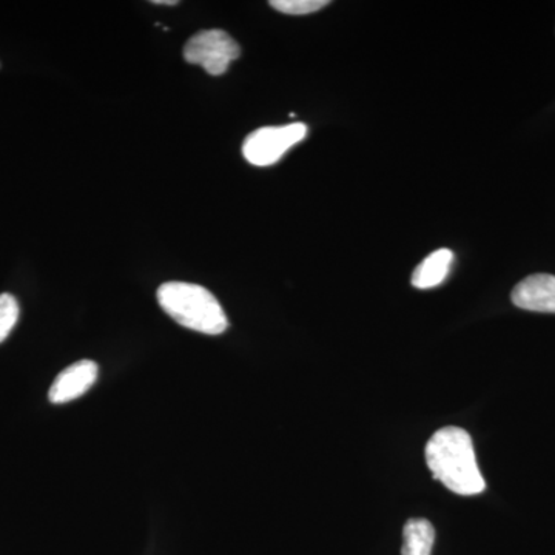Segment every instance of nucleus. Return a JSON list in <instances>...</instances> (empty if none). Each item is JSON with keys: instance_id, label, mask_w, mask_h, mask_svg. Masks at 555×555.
Segmentation results:
<instances>
[{"instance_id": "9b49d317", "label": "nucleus", "mask_w": 555, "mask_h": 555, "mask_svg": "<svg viewBox=\"0 0 555 555\" xmlns=\"http://www.w3.org/2000/svg\"><path fill=\"white\" fill-rule=\"evenodd\" d=\"M155 5H178L177 0H153Z\"/></svg>"}, {"instance_id": "1a4fd4ad", "label": "nucleus", "mask_w": 555, "mask_h": 555, "mask_svg": "<svg viewBox=\"0 0 555 555\" xmlns=\"http://www.w3.org/2000/svg\"><path fill=\"white\" fill-rule=\"evenodd\" d=\"M20 302L10 294L0 295V343L5 341L20 320Z\"/></svg>"}, {"instance_id": "20e7f679", "label": "nucleus", "mask_w": 555, "mask_h": 555, "mask_svg": "<svg viewBox=\"0 0 555 555\" xmlns=\"http://www.w3.org/2000/svg\"><path fill=\"white\" fill-rule=\"evenodd\" d=\"M241 54L236 40L222 30L196 33L184 47V60L201 65L208 75L221 76Z\"/></svg>"}, {"instance_id": "9d476101", "label": "nucleus", "mask_w": 555, "mask_h": 555, "mask_svg": "<svg viewBox=\"0 0 555 555\" xmlns=\"http://www.w3.org/2000/svg\"><path fill=\"white\" fill-rule=\"evenodd\" d=\"M328 5L327 0H272L270 7L292 16H305Z\"/></svg>"}, {"instance_id": "39448f33", "label": "nucleus", "mask_w": 555, "mask_h": 555, "mask_svg": "<svg viewBox=\"0 0 555 555\" xmlns=\"http://www.w3.org/2000/svg\"><path fill=\"white\" fill-rule=\"evenodd\" d=\"M100 367L94 361L82 360L62 371L51 385L49 398L53 404H64L82 397L96 383Z\"/></svg>"}, {"instance_id": "0eeeda50", "label": "nucleus", "mask_w": 555, "mask_h": 555, "mask_svg": "<svg viewBox=\"0 0 555 555\" xmlns=\"http://www.w3.org/2000/svg\"><path fill=\"white\" fill-rule=\"evenodd\" d=\"M452 262L454 254L449 248L434 251L412 273V286L422 291L440 286L451 272Z\"/></svg>"}, {"instance_id": "7ed1b4c3", "label": "nucleus", "mask_w": 555, "mask_h": 555, "mask_svg": "<svg viewBox=\"0 0 555 555\" xmlns=\"http://www.w3.org/2000/svg\"><path fill=\"white\" fill-rule=\"evenodd\" d=\"M308 126L302 122L283 127H262L251 131L243 145L244 158L257 167L276 164L284 155L308 137Z\"/></svg>"}, {"instance_id": "6e6552de", "label": "nucleus", "mask_w": 555, "mask_h": 555, "mask_svg": "<svg viewBox=\"0 0 555 555\" xmlns=\"http://www.w3.org/2000/svg\"><path fill=\"white\" fill-rule=\"evenodd\" d=\"M436 542V529L426 518H411L403 529L401 555H430Z\"/></svg>"}, {"instance_id": "f03ea898", "label": "nucleus", "mask_w": 555, "mask_h": 555, "mask_svg": "<svg viewBox=\"0 0 555 555\" xmlns=\"http://www.w3.org/2000/svg\"><path fill=\"white\" fill-rule=\"evenodd\" d=\"M158 301L181 326L206 335H221L229 321L215 295L198 284L170 281L158 288Z\"/></svg>"}, {"instance_id": "f257e3e1", "label": "nucleus", "mask_w": 555, "mask_h": 555, "mask_svg": "<svg viewBox=\"0 0 555 555\" xmlns=\"http://www.w3.org/2000/svg\"><path fill=\"white\" fill-rule=\"evenodd\" d=\"M426 463L434 477L455 494L477 495L485 491L473 438L462 427L437 430L427 441Z\"/></svg>"}, {"instance_id": "423d86ee", "label": "nucleus", "mask_w": 555, "mask_h": 555, "mask_svg": "<svg viewBox=\"0 0 555 555\" xmlns=\"http://www.w3.org/2000/svg\"><path fill=\"white\" fill-rule=\"evenodd\" d=\"M514 305L531 312L555 313V276L539 273L525 278L513 291Z\"/></svg>"}]
</instances>
